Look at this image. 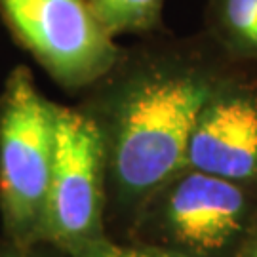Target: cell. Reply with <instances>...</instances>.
Instances as JSON below:
<instances>
[{
  "mask_svg": "<svg viewBox=\"0 0 257 257\" xmlns=\"http://www.w3.org/2000/svg\"><path fill=\"white\" fill-rule=\"evenodd\" d=\"M110 33H149L160 25L166 0H88Z\"/></svg>",
  "mask_w": 257,
  "mask_h": 257,
  "instance_id": "8",
  "label": "cell"
},
{
  "mask_svg": "<svg viewBox=\"0 0 257 257\" xmlns=\"http://www.w3.org/2000/svg\"><path fill=\"white\" fill-rule=\"evenodd\" d=\"M185 168L257 187V86L223 76L189 138Z\"/></svg>",
  "mask_w": 257,
  "mask_h": 257,
  "instance_id": "6",
  "label": "cell"
},
{
  "mask_svg": "<svg viewBox=\"0 0 257 257\" xmlns=\"http://www.w3.org/2000/svg\"><path fill=\"white\" fill-rule=\"evenodd\" d=\"M0 19L67 90L97 82L124 61L114 35L88 0H0Z\"/></svg>",
  "mask_w": 257,
  "mask_h": 257,
  "instance_id": "4",
  "label": "cell"
},
{
  "mask_svg": "<svg viewBox=\"0 0 257 257\" xmlns=\"http://www.w3.org/2000/svg\"><path fill=\"white\" fill-rule=\"evenodd\" d=\"M223 80L196 52L156 50L120 76L103 118L107 183L126 210H143L185 170L189 138L204 103Z\"/></svg>",
  "mask_w": 257,
  "mask_h": 257,
  "instance_id": "1",
  "label": "cell"
},
{
  "mask_svg": "<svg viewBox=\"0 0 257 257\" xmlns=\"http://www.w3.org/2000/svg\"><path fill=\"white\" fill-rule=\"evenodd\" d=\"M55 153V103L18 65L0 93V217L6 240L21 248L44 242Z\"/></svg>",
  "mask_w": 257,
  "mask_h": 257,
  "instance_id": "2",
  "label": "cell"
},
{
  "mask_svg": "<svg viewBox=\"0 0 257 257\" xmlns=\"http://www.w3.org/2000/svg\"><path fill=\"white\" fill-rule=\"evenodd\" d=\"M164 248L191 257L240 253L257 223V187L185 168L147 202Z\"/></svg>",
  "mask_w": 257,
  "mask_h": 257,
  "instance_id": "3",
  "label": "cell"
},
{
  "mask_svg": "<svg viewBox=\"0 0 257 257\" xmlns=\"http://www.w3.org/2000/svg\"><path fill=\"white\" fill-rule=\"evenodd\" d=\"M0 257H40L37 253V248H21L6 240L4 246H0Z\"/></svg>",
  "mask_w": 257,
  "mask_h": 257,
  "instance_id": "10",
  "label": "cell"
},
{
  "mask_svg": "<svg viewBox=\"0 0 257 257\" xmlns=\"http://www.w3.org/2000/svg\"><path fill=\"white\" fill-rule=\"evenodd\" d=\"M238 257H257V223L251 230V234H249L248 242L244 244V248L240 249Z\"/></svg>",
  "mask_w": 257,
  "mask_h": 257,
  "instance_id": "11",
  "label": "cell"
},
{
  "mask_svg": "<svg viewBox=\"0 0 257 257\" xmlns=\"http://www.w3.org/2000/svg\"><path fill=\"white\" fill-rule=\"evenodd\" d=\"M206 25L223 54L257 69V0H208Z\"/></svg>",
  "mask_w": 257,
  "mask_h": 257,
  "instance_id": "7",
  "label": "cell"
},
{
  "mask_svg": "<svg viewBox=\"0 0 257 257\" xmlns=\"http://www.w3.org/2000/svg\"><path fill=\"white\" fill-rule=\"evenodd\" d=\"M69 257H191L181 251L156 246V244H143V246H124L109 240L107 236L90 240L80 248L69 253Z\"/></svg>",
  "mask_w": 257,
  "mask_h": 257,
  "instance_id": "9",
  "label": "cell"
},
{
  "mask_svg": "<svg viewBox=\"0 0 257 257\" xmlns=\"http://www.w3.org/2000/svg\"><path fill=\"white\" fill-rule=\"evenodd\" d=\"M107 151L97 118L55 105V153L44 221V242L71 253L105 236Z\"/></svg>",
  "mask_w": 257,
  "mask_h": 257,
  "instance_id": "5",
  "label": "cell"
}]
</instances>
